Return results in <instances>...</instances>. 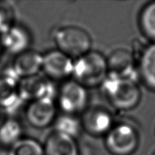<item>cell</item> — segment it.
<instances>
[{
  "label": "cell",
  "mask_w": 155,
  "mask_h": 155,
  "mask_svg": "<svg viewBox=\"0 0 155 155\" xmlns=\"http://www.w3.org/2000/svg\"><path fill=\"white\" fill-rule=\"evenodd\" d=\"M108 74L107 58L101 53L90 51L74 61L73 76L85 87L101 85Z\"/></svg>",
  "instance_id": "6da1fadb"
},
{
  "label": "cell",
  "mask_w": 155,
  "mask_h": 155,
  "mask_svg": "<svg viewBox=\"0 0 155 155\" xmlns=\"http://www.w3.org/2000/svg\"><path fill=\"white\" fill-rule=\"evenodd\" d=\"M101 86L109 101L120 110H131L140 101L141 90L136 80L107 75Z\"/></svg>",
  "instance_id": "7a4b0ae2"
},
{
  "label": "cell",
  "mask_w": 155,
  "mask_h": 155,
  "mask_svg": "<svg viewBox=\"0 0 155 155\" xmlns=\"http://www.w3.org/2000/svg\"><path fill=\"white\" fill-rule=\"evenodd\" d=\"M54 41L58 50L71 58H79L90 51L92 39L81 27L65 26L54 31Z\"/></svg>",
  "instance_id": "3957f363"
},
{
  "label": "cell",
  "mask_w": 155,
  "mask_h": 155,
  "mask_svg": "<svg viewBox=\"0 0 155 155\" xmlns=\"http://www.w3.org/2000/svg\"><path fill=\"white\" fill-rule=\"evenodd\" d=\"M139 134L129 124H120L112 127L105 137L106 148L114 155H130L139 145Z\"/></svg>",
  "instance_id": "277c9868"
},
{
  "label": "cell",
  "mask_w": 155,
  "mask_h": 155,
  "mask_svg": "<svg viewBox=\"0 0 155 155\" xmlns=\"http://www.w3.org/2000/svg\"><path fill=\"white\" fill-rule=\"evenodd\" d=\"M88 93L86 87L76 80L66 81L58 93V104L67 114L75 115L86 107Z\"/></svg>",
  "instance_id": "5b68a950"
},
{
  "label": "cell",
  "mask_w": 155,
  "mask_h": 155,
  "mask_svg": "<svg viewBox=\"0 0 155 155\" xmlns=\"http://www.w3.org/2000/svg\"><path fill=\"white\" fill-rule=\"evenodd\" d=\"M108 76L132 79L137 81L139 76L138 63L130 50L119 48L114 50L107 58Z\"/></svg>",
  "instance_id": "8992f818"
},
{
  "label": "cell",
  "mask_w": 155,
  "mask_h": 155,
  "mask_svg": "<svg viewBox=\"0 0 155 155\" xmlns=\"http://www.w3.org/2000/svg\"><path fill=\"white\" fill-rule=\"evenodd\" d=\"M18 93L21 101L31 102L44 98H53L54 87L48 78L36 74L20 80Z\"/></svg>",
  "instance_id": "52a82bcc"
},
{
  "label": "cell",
  "mask_w": 155,
  "mask_h": 155,
  "mask_svg": "<svg viewBox=\"0 0 155 155\" xmlns=\"http://www.w3.org/2000/svg\"><path fill=\"white\" fill-rule=\"evenodd\" d=\"M56 110L53 98H44L30 102L26 110V118L32 127L45 128L54 122Z\"/></svg>",
  "instance_id": "ba28073f"
},
{
  "label": "cell",
  "mask_w": 155,
  "mask_h": 155,
  "mask_svg": "<svg viewBox=\"0 0 155 155\" xmlns=\"http://www.w3.org/2000/svg\"><path fill=\"white\" fill-rule=\"evenodd\" d=\"M74 63L72 58L60 50H52L43 54L42 70L51 79H65L73 75Z\"/></svg>",
  "instance_id": "9c48e42d"
},
{
  "label": "cell",
  "mask_w": 155,
  "mask_h": 155,
  "mask_svg": "<svg viewBox=\"0 0 155 155\" xmlns=\"http://www.w3.org/2000/svg\"><path fill=\"white\" fill-rule=\"evenodd\" d=\"M42 59L43 54L28 49L16 55L8 69L20 80L39 74L42 70Z\"/></svg>",
  "instance_id": "30bf717a"
},
{
  "label": "cell",
  "mask_w": 155,
  "mask_h": 155,
  "mask_svg": "<svg viewBox=\"0 0 155 155\" xmlns=\"http://www.w3.org/2000/svg\"><path fill=\"white\" fill-rule=\"evenodd\" d=\"M19 81L9 69L0 77V107L7 114L15 111L22 102L18 93Z\"/></svg>",
  "instance_id": "8fae6325"
},
{
  "label": "cell",
  "mask_w": 155,
  "mask_h": 155,
  "mask_svg": "<svg viewBox=\"0 0 155 155\" xmlns=\"http://www.w3.org/2000/svg\"><path fill=\"white\" fill-rule=\"evenodd\" d=\"M2 48L13 54H21L28 50L30 45V36L24 27L15 24L0 35Z\"/></svg>",
  "instance_id": "7c38bea8"
},
{
  "label": "cell",
  "mask_w": 155,
  "mask_h": 155,
  "mask_svg": "<svg viewBox=\"0 0 155 155\" xmlns=\"http://www.w3.org/2000/svg\"><path fill=\"white\" fill-rule=\"evenodd\" d=\"M82 127L89 134L94 136L107 135L112 129L113 117L107 110L101 108H94L88 110L81 122Z\"/></svg>",
  "instance_id": "4fadbf2b"
},
{
  "label": "cell",
  "mask_w": 155,
  "mask_h": 155,
  "mask_svg": "<svg viewBox=\"0 0 155 155\" xmlns=\"http://www.w3.org/2000/svg\"><path fill=\"white\" fill-rule=\"evenodd\" d=\"M43 148L45 155H80L75 139L54 131L47 137Z\"/></svg>",
  "instance_id": "5bb4252c"
},
{
  "label": "cell",
  "mask_w": 155,
  "mask_h": 155,
  "mask_svg": "<svg viewBox=\"0 0 155 155\" xmlns=\"http://www.w3.org/2000/svg\"><path fill=\"white\" fill-rule=\"evenodd\" d=\"M138 70L145 84L155 91V42L145 47L138 62Z\"/></svg>",
  "instance_id": "9a60e30c"
},
{
  "label": "cell",
  "mask_w": 155,
  "mask_h": 155,
  "mask_svg": "<svg viewBox=\"0 0 155 155\" xmlns=\"http://www.w3.org/2000/svg\"><path fill=\"white\" fill-rule=\"evenodd\" d=\"M82 127L81 122L74 115L65 114L54 120V132L66 135L74 139L80 135Z\"/></svg>",
  "instance_id": "2e32d148"
},
{
  "label": "cell",
  "mask_w": 155,
  "mask_h": 155,
  "mask_svg": "<svg viewBox=\"0 0 155 155\" xmlns=\"http://www.w3.org/2000/svg\"><path fill=\"white\" fill-rule=\"evenodd\" d=\"M22 136V127L18 121L7 119L0 127L1 145H13L20 140Z\"/></svg>",
  "instance_id": "e0dca14e"
},
{
  "label": "cell",
  "mask_w": 155,
  "mask_h": 155,
  "mask_svg": "<svg viewBox=\"0 0 155 155\" xmlns=\"http://www.w3.org/2000/svg\"><path fill=\"white\" fill-rule=\"evenodd\" d=\"M139 25L145 36L155 42V1L143 8L139 17Z\"/></svg>",
  "instance_id": "ac0fdd59"
},
{
  "label": "cell",
  "mask_w": 155,
  "mask_h": 155,
  "mask_svg": "<svg viewBox=\"0 0 155 155\" xmlns=\"http://www.w3.org/2000/svg\"><path fill=\"white\" fill-rule=\"evenodd\" d=\"M8 155H45L43 145L30 138L21 139L11 148Z\"/></svg>",
  "instance_id": "d6986e66"
},
{
  "label": "cell",
  "mask_w": 155,
  "mask_h": 155,
  "mask_svg": "<svg viewBox=\"0 0 155 155\" xmlns=\"http://www.w3.org/2000/svg\"><path fill=\"white\" fill-rule=\"evenodd\" d=\"M15 24V10L8 2H0V35Z\"/></svg>",
  "instance_id": "ffe728a7"
},
{
  "label": "cell",
  "mask_w": 155,
  "mask_h": 155,
  "mask_svg": "<svg viewBox=\"0 0 155 155\" xmlns=\"http://www.w3.org/2000/svg\"><path fill=\"white\" fill-rule=\"evenodd\" d=\"M7 114L6 111L0 107V127L5 123V121L7 120Z\"/></svg>",
  "instance_id": "44dd1931"
},
{
  "label": "cell",
  "mask_w": 155,
  "mask_h": 155,
  "mask_svg": "<svg viewBox=\"0 0 155 155\" xmlns=\"http://www.w3.org/2000/svg\"><path fill=\"white\" fill-rule=\"evenodd\" d=\"M2 45H1V42H0V54H1V51H2Z\"/></svg>",
  "instance_id": "7402d4cb"
},
{
  "label": "cell",
  "mask_w": 155,
  "mask_h": 155,
  "mask_svg": "<svg viewBox=\"0 0 155 155\" xmlns=\"http://www.w3.org/2000/svg\"><path fill=\"white\" fill-rule=\"evenodd\" d=\"M0 154H1V143H0Z\"/></svg>",
  "instance_id": "603a6c76"
},
{
  "label": "cell",
  "mask_w": 155,
  "mask_h": 155,
  "mask_svg": "<svg viewBox=\"0 0 155 155\" xmlns=\"http://www.w3.org/2000/svg\"><path fill=\"white\" fill-rule=\"evenodd\" d=\"M154 155H155V153H154Z\"/></svg>",
  "instance_id": "cb8c5ba5"
}]
</instances>
